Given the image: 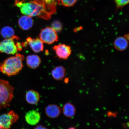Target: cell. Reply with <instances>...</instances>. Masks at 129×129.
Returning <instances> with one entry per match:
<instances>
[{
	"label": "cell",
	"instance_id": "5bb4252c",
	"mask_svg": "<svg viewBox=\"0 0 129 129\" xmlns=\"http://www.w3.org/2000/svg\"><path fill=\"white\" fill-rule=\"evenodd\" d=\"M128 46V40L124 37H118L114 40V48L118 51H124L127 49Z\"/></svg>",
	"mask_w": 129,
	"mask_h": 129
},
{
	"label": "cell",
	"instance_id": "9a60e30c",
	"mask_svg": "<svg viewBox=\"0 0 129 129\" xmlns=\"http://www.w3.org/2000/svg\"><path fill=\"white\" fill-rule=\"evenodd\" d=\"M62 109L64 115L69 118L73 117L76 113L75 106L70 103H67L64 104Z\"/></svg>",
	"mask_w": 129,
	"mask_h": 129
},
{
	"label": "cell",
	"instance_id": "52a82bcc",
	"mask_svg": "<svg viewBox=\"0 0 129 129\" xmlns=\"http://www.w3.org/2000/svg\"><path fill=\"white\" fill-rule=\"evenodd\" d=\"M56 55L59 58L66 59L71 54L72 50L70 46L65 44H59L55 45L53 47Z\"/></svg>",
	"mask_w": 129,
	"mask_h": 129
},
{
	"label": "cell",
	"instance_id": "e0dca14e",
	"mask_svg": "<svg viewBox=\"0 0 129 129\" xmlns=\"http://www.w3.org/2000/svg\"><path fill=\"white\" fill-rule=\"evenodd\" d=\"M1 34L3 38L6 39L11 38L14 36L15 32L12 27L6 26L1 29Z\"/></svg>",
	"mask_w": 129,
	"mask_h": 129
},
{
	"label": "cell",
	"instance_id": "d6986e66",
	"mask_svg": "<svg viewBox=\"0 0 129 129\" xmlns=\"http://www.w3.org/2000/svg\"><path fill=\"white\" fill-rule=\"evenodd\" d=\"M63 5L65 7H70L73 6L77 2V0H59Z\"/></svg>",
	"mask_w": 129,
	"mask_h": 129
},
{
	"label": "cell",
	"instance_id": "d4e9b609",
	"mask_svg": "<svg viewBox=\"0 0 129 129\" xmlns=\"http://www.w3.org/2000/svg\"><path fill=\"white\" fill-rule=\"evenodd\" d=\"M27 0H15V2H21L23 3V2Z\"/></svg>",
	"mask_w": 129,
	"mask_h": 129
},
{
	"label": "cell",
	"instance_id": "ba28073f",
	"mask_svg": "<svg viewBox=\"0 0 129 129\" xmlns=\"http://www.w3.org/2000/svg\"><path fill=\"white\" fill-rule=\"evenodd\" d=\"M26 42L32 50L35 53H39L44 50L43 43L39 38L28 37L26 39Z\"/></svg>",
	"mask_w": 129,
	"mask_h": 129
},
{
	"label": "cell",
	"instance_id": "603a6c76",
	"mask_svg": "<svg viewBox=\"0 0 129 129\" xmlns=\"http://www.w3.org/2000/svg\"><path fill=\"white\" fill-rule=\"evenodd\" d=\"M108 115L110 117L111 116L112 117L115 116V115H116V114L115 113H112V112H109L108 113Z\"/></svg>",
	"mask_w": 129,
	"mask_h": 129
},
{
	"label": "cell",
	"instance_id": "8992f818",
	"mask_svg": "<svg viewBox=\"0 0 129 129\" xmlns=\"http://www.w3.org/2000/svg\"><path fill=\"white\" fill-rule=\"evenodd\" d=\"M19 116L13 111L0 116V125L6 129L11 128L13 124L17 122Z\"/></svg>",
	"mask_w": 129,
	"mask_h": 129
},
{
	"label": "cell",
	"instance_id": "cb8c5ba5",
	"mask_svg": "<svg viewBox=\"0 0 129 129\" xmlns=\"http://www.w3.org/2000/svg\"><path fill=\"white\" fill-rule=\"evenodd\" d=\"M124 38H125L127 40H128V41L129 40V35L128 34H126L124 36Z\"/></svg>",
	"mask_w": 129,
	"mask_h": 129
},
{
	"label": "cell",
	"instance_id": "3957f363",
	"mask_svg": "<svg viewBox=\"0 0 129 129\" xmlns=\"http://www.w3.org/2000/svg\"><path fill=\"white\" fill-rule=\"evenodd\" d=\"M20 38L14 35L11 38L6 39L0 42V52L8 54L14 55L25 47V42H16Z\"/></svg>",
	"mask_w": 129,
	"mask_h": 129
},
{
	"label": "cell",
	"instance_id": "5b68a950",
	"mask_svg": "<svg viewBox=\"0 0 129 129\" xmlns=\"http://www.w3.org/2000/svg\"><path fill=\"white\" fill-rule=\"evenodd\" d=\"M40 39L43 43L51 44L58 40L57 33L51 27H47L42 30Z\"/></svg>",
	"mask_w": 129,
	"mask_h": 129
},
{
	"label": "cell",
	"instance_id": "ffe728a7",
	"mask_svg": "<svg viewBox=\"0 0 129 129\" xmlns=\"http://www.w3.org/2000/svg\"><path fill=\"white\" fill-rule=\"evenodd\" d=\"M117 8L123 7L128 4L129 0H115Z\"/></svg>",
	"mask_w": 129,
	"mask_h": 129
},
{
	"label": "cell",
	"instance_id": "9c48e42d",
	"mask_svg": "<svg viewBox=\"0 0 129 129\" xmlns=\"http://www.w3.org/2000/svg\"><path fill=\"white\" fill-rule=\"evenodd\" d=\"M25 118L27 123L31 125H36L40 122L41 115L39 112L36 110L29 111L26 114Z\"/></svg>",
	"mask_w": 129,
	"mask_h": 129
},
{
	"label": "cell",
	"instance_id": "f546056e",
	"mask_svg": "<svg viewBox=\"0 0 129 129\" xmlns=\"http://www.w3.org/2000/svg\"><path fill=\"white\" fill-rule=\"evenodd\" d=\"M4 129H5V128H4Z\"/></svg>",
	"mask_w": 129,
	"mask_h": 129
},
{
	"label": "cell",
	"instance_id": "6da1fadb",
	"mask_svg": "<svg viewBox=\"0 0 129 129\" xmlns=\"http://www.w3.org/2000/svg\"><path fill=\"white\" fill-rule=\"evenodd\" d=\"M15 5L20 8L22 14L30 17L38 16L48 19L55 12V6L48 5L44 0H35L25 3L16 2Z\"/></svg>",
	"mask_w": 129,
	"mask_h": 129
},
{
	"label": "cell",
	"instance_id": "44dd1931",
	"mask_svg": "<svg viewBox=\"0 0 129 129\" xmlns=\"http://www.w3.org/2000/svg\"><path fill=\"white\" fill-rule=\"evenodd\" d=\"M46 4L50 6H55L59 3V0H44Z\"/></svg>",
	"mask_w": 129,
	"mask_h": 129
},
{
	"label": "cell",
	"instance_id": "7c38bea8",
	"mask_svg": "<svg viewBox=\"0 0 129 129\" xmlns=\"http://www.w3.org/2000/svg\"><path fill=\"white\" fill-rule=\"evenodd\" d=\"M25 99L29 104L32 105H36L40 101L39 93L34 90H29L26 93Z\"/></svg>",
	"mask_w": 129,
	"mask_h": 129
},
{
	"label": "cell",
	"instance_id": "2e32d148",
	"mask_svg": "<svg viewBox=\"0 0 129 129\" xmlns=\"http://www.w3.org/2000/svg\"><path fill=\"white\" fill-rule=\"evenodd\" d=\"M51 75L54 79L58 81L62 80L66 76V69L62 66L56 67L52 71Z\"/></svg>",
	"mask_w": 129,
	"mask_h": 129
},
{
	"label": "cell",
	"instance_id": "83f0119b",
	"mask_svg": "<svg viewBox=\"0 0 129 129\" xmlns=\"http://www.w3.org/2000/svg\"><path fill=\"white\" fill-rule=\"evenodd\" d=\"M68 129H76L75 128H74V127H71V128H69Z\"/></svg>",
	"mask_w": 129,
	"mask_h": 129
},
{
	"label": "cell",
	"instance_id": "4316f807",
	"mask_svg": "<svg viewBox=\"0 0 129 129\" xmlns=\"http://www.w3.org/2000/svg\"><path fill=\"white\" fill-rule=\"evenodd\" d=\"M5 128L3 127L2 126L0 125V129H4Z\"/></svg>",
	"mask_w": 129,
	"mask_h": 129
},
{
	"label": "cell",
	"instance_id": "f1b7e54d",
	"mask_svg": "<svg viewBox=\"0 0 129 129\" xmlns=\"http://www.w3.org/2000/svg\"><path fill=\"white\" fill-rule=\"evenodd\" d=\"M22 129H24V128H22Z\"/></svg>",
	"mask_w": 129,
	"mask_h": 129
},
{
	"label": "cell",
	"instance_id": "30bf717a",
	"mask_svg": "<svg viewBox=\"0 0 129 129\" xmlns=\"http://www.w3.org/2000/svg\"><path fill=\"white\" fill-rule=\"evenodd\" d=\"M45 111L47 116L51 118H55L58 117L61 112L60 107L54 104L48 105L45 108Z\"/></svg>",
	"mask_w": 129,
	"mask_h": 129
},
{
	"label": "cell",
	"instance_id": "277c9868",
	"mask_svg": "<svg viewBox=\"0 0 129 129\" xmlns=\"http://www.w3.org/2000/svg\"><path fill=\"white\" fill-rule=\"evenodd\" d=\"M14 89L9 82L0 79V109L10 106L13 97Z\"/></svg>",
	"mask_w": 129,
	"mask_h": 129
},
{
	"label": "cell",
	"instance_id": "7402d4cb",
	"mask_svg": "<svg viewBox=\"0 0 129 129\" xmlns=\"http://www.w3.org/2000/svg\"><path fill=\"white\" fill-rule=\"evenodd\" d=\"M34 129H47V128L42 125H37Z\"/></svg>",
	"mask_w": 129,
	"mask_h": 129
},
{
	"label": "cell",
	"instance_id": "ac0fdd59",
	"mask_svg": "<svg viewBox=\"0 0 129 129\" xmlns=\"http://www.w3.org/2000/svg\"><path fill=\"white\" fill-rule=\"evenodd\" d=\"M51 27L57 33L60 32L62 30V25L60 21L56 20L52 22Z\"/></svg>",
	"mask_w": 129,
	"mask_h": 129
},
{
	"label": "cell",
	"instance_id": "7a4b0ae2",
	"mask_svg": "<svg viewBox=\"0 0 129 129\" xmlns=\"http://www.w3.org/2000/svg\"><path fill=\"white\" fill-rule=\"evenodd\" d=\"M24 56L17 53L15 56L8 58L3 62H0V71L10 77L19 73L23 67L22 61Z\"/></svg>",
	"mask_w": 129,
	"mask_h": 129
},
{
	"label": "cell",
	"instance_id": "484cf974",
	"mask_svg": "<svg viewBox=\"0 0 129 129\" xmlns=\"http://www.w3.org/2000/svg\"><path fill=\"white\" fill-rule=\"evenodd\" d=\"M69 81V79L68 78H66L65 80H64V82H65V83H68Z\"/></svg>",
	"mask_w": 129,
	"mask_h": 129
},
{
	"label": "cell",
	"instance_id": "8fae6325",
	"mask_svg": "<svg viewBox=\"0 0 129 129\" xmlns=\"http://www.w3.org/2000/svg\"><path fill=\"white\" fill-rule=\"evenodd\" d=\"M18 25L20 28L23 30H28L33 26L34 20L31 17L27 15H23L19 18Z\"/></svg>",
	"mask_w": 129,
	"mask_h": 129
},
{
	"label": "cell",
	"instance_id": "4fadbf2b",
	"mask_svg": "<svg viewBox=\"0 0 129 129\" xmlns=\"http://www.w3.org/2000/svg\"><path fill=\"white\" fill-rule=\"evenodd\" d=\"M26 61L29 67L35 69L39 67L41 60L39 56L37 55H31L27 56Z\"/></svg>",
	"mask_w": 129,
	"mask_h": 129
}]
</instances>
